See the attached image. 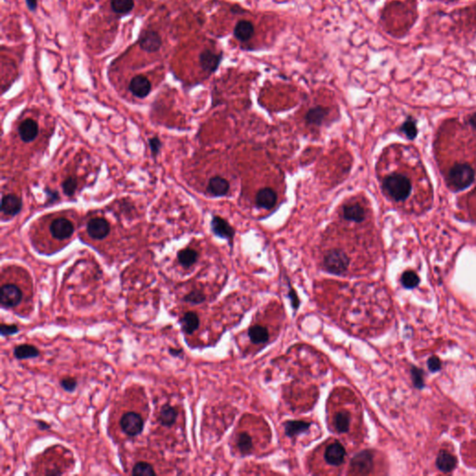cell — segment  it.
I'll return each mask as SVG.
<instances>
[{"instance_id": "17", "label": "cell", "mask_w": 476, "mask_h": 476, "mask_svg": "<svg viewBox=\"0 0 476 476\" xmlns=\"http://www.w3.org/2000/svg\"><path fill=\"white\" fill-rule=\"evenodd\" d=\"M230 190V183L229 182L220 176L212 177L209 181V184L207 187L208 193L216 198L225 197L229 193Z\"/></svg>"}, {"instance_id": "29", "label": "cell", "mask_w": 476, "mask_h": 476, "mask_svg": "<svg viewBox=\"0 0 476 476\" xmlns=\"http://www.w3.org/2000/svg\"><path fill=\"white\" fill-rule=\"evenodd\" d=\"M249 339L252 343H264L269 340V333L268 330L262 326H254L249 328L248 330Z\"/></svg>"}, {"instance_id": "8", "label": "cell", "mask_w": 476, "mask_h": 476, "mask_svg": "<svg viewBox=\"0 0 476 476\" xmlns=\"http://www.w3.org/2000/svg\"><path fill=\"white\" fill-rule=\"evenodd\" d=\"M222 61V53H216L211 49L206 48L199 54V65L203 71L208 74H213Z\"/></svg>"}, {"instance_id": "9", "label": "cell", "mask_w": 476, "mask_h": 476, "mask_svg": "<svg viewBox=\"0 0 476 476\" xmlns=\"http://www.w3.org/2000/svg\"><path fill=\"white\" fill-rule=\"evenodd\" d=\"M110 225L103 218H93L87 223V233L92 239L102 240L110 233Z\"/></svg>"}, {"instance_id": "13", "label": "cell", "mask_w": 476, "mask_h": 476, "mask_svg": "<svg viewBox=\"0 0 476 476\" xmlns=\"http://www.w3.org/2000/svg\"><path fill=\"white\" fill-rule=\"evenodd\" d=\"M22 209V201L16 194L9 193L3 195L1 200V212L6 216H16Z\"/></svg>"}, {"instance_id": "4", "label": "cell", "mask_w": 476, "mask_h": 476, "mask_svg": "<svg viewBox=\"0 0 476 476\" xmlns=\"http://www.w3.org/2000/svg\"><path fill=\"white\" fill-rule=\"evenodd\" d=\"M120 428L128 436L134 437L143 433L145 422L143 417L136 412H127L119 421Z\"/></svg>"}, {"instance_id": "30", "label": "cell", "mask_w": 476, "mask_h": 476, "mask_svg": "<svg viewBox=\"0 0 476 476\" xmlns=\"http://www.w3.org/2000/svg\"><path fill=\"white\" fill-rule=\"evenodd\" d=\"M131 474L134 476H154L156 474V472L150 463L139 461L133 466Z\"/></svg>"}, {"instance_id": "39", "label": "cell", "mask_w": 476, "mask_h": 476, "mask_svg": "<svg viewBox=\"0 0 476 476\" xmlns=\"http://www.w3.org/2000/svg\"><path fill=\"white\" fill-rule=\"evenodd\" d=\"M45 193H46V197L48 199V204H54L60 199L59 193L57 191H55V190L46 188Z\"/></svg>"}, {"instance_id": "38", "label": "cell", "mask_w": 476, "mask_h": 476, "mask_svg": "<svg viewBox=\"0 0 476 476\" xmlns=\"http://www.w3.org/2000/svg\"><path fill=\"white\" fill-rule=\"evenodd\" d=\"M148 144H149L152 155H154V156H157V155H159L161 148H162V142H161L160 139L157 136H155V137L149 139Z\"/></svg>"}, {"instance_id": "21", "label": "cell", "mask_w": 476, "mask_h": 476, "mask_svg": "<svg viewBox=\"0 0 476 476\" xmlns=\"http://www.w3.org/2000/svg\"><path fill=\"white\" fill-rule=\"evenodd\" d=\"M180 324L182 326V331L187 335H191L193 332L198 330L200 321L198 314L190 311L183 315Z\"/></svg>"}, {"instance_id": "33", "label": "cell", "mask_w": 476, "mask_h": 476, "mask_svg": "<svg viewBox=\"0 0 476 476\" xmlns=\"http://www.w3.org/2000/svg\"><path fill=\"white\" fill-rule=\"evenodd\" d=\"M402 132L407 136L409 139H414L417 135V127H416V122L412 119L411 118H407V120L403 123L401 126Z\"/></svg>"}, {"instance_id": "42", "label": "cell", "mask_w": 476, "mask_h": 476, "mask_svg": "<svg viewBox=\"0 0 476 476\" xmlns=\"http://www.w3.org/2000/svg\"><path fill=\"white\" fill-rule=\"evenodd\" d=\"M27 9L32 12H35L38 9V0H25Z\"/></svg>"}, {"instance_id": "44", "label": "cell", "mask_w": 476, "mask_h": 476, "mask_svg": "<svg viewBox=\"0 0 476 476\" xmlns=\"http://www.w3.org/2000/svg\"><path fill=\"white\" fill-rule=\"evenodd\" d=\"M37 424H38L39 430H41V431H45V430H48V429L50 428V426H49L48 423L42 422V421H38V422H37Z\"/></svg>"}, {"instance_id": "28", "label": "cell", "mask_w": 476, "mask_h": 476, "mask_svg": "<svg viewBox=\"0 0 476 476\" xmlns=\"http://www.w3.org/2000/svg\"><path fill=\"white\" fill-rule=\"evenodd\" d=\"M350 414L348 412H340L334 417V427L338 433H346L350 428Z\"/></svg>"}, {"instance_id": "2", "label": "cell", "mask_w": 476, "mask_h": 476, "mask_svg": "<svg viewBox=\"0 0 476 476\" xmlns=\"http://www.w3.org/2000/svg\"><path fill=\"white\" fill-rule=\"evenodd\" d=\"M475 179V171L468 163H457L446 173V183L454 191L469 187Z\"/></svg>"}, {"instance_id": "20", "label": "cell", "mask_w": 476, "mask_h": 476, "mask_svg": "<svg viewBox=\"0 0 476 476\" xmlns=\"http://www.w3.org/2000/svg\"><path fill=\"white\" fill-rule=\"evenodd\" d=\"M255 34V28L251 22L247 20H241L237 22L234 29V36L235 38L241 42H246Z\"/></svg>"}, {"instance_id": "27", "label": "cell", "mask_w": 476, "mask_h": 476, "mask_svg": "<svg viewBox=\"0 0 476 476\" xmlns=\"http://www.w3.org/2000/svg\"><path fill=\"white\" fill-rule=\"evenodd\" d=\"M112 11L118 15H126L133 11L134 0H111Z\"/></svg>"}, {"instance_id": "12", "label": "cell", "mask_w": 476, "mask_h": 476, "mask_svg": "<svg viewBox=\"0 0 476 476\" xmlns=\"http://www.w3.org/2000/svg\"><path fill=\"white\" fill-rule=\"evenodd\" d=\"M129 90L134 96L144 99L150 94L152 84L146 76L138 75L134 76L129 82Z\"/></svg>"}, {"instance_id": "40", "label": "cell", "mask_w": 476, "mask_h": 476, "mask_svg": "<svg viewBox=\"0 0 476 476\" xmlns=\"http://www.w3.org/2000/svg\"><path fill=\"white\" fill-rule=\"evenodd\" d=\"M289 297L290 300H291V304L293 306V308L297 309L299 307V304H300V300H299L294 289H292V288L289 289Z\"/></svg>"}, {"instance_id": "7", "label": "cell", "mask_w": 476, "mask_h": 476, "mask_svg": "<svg viewBox=\"0 0 476 476\" xmlns=\"http://www.w3.org/2000/svg\"><path fill=\"white\" fill-rule=\"evenodd\" d=\"M49 231L51 236L57 240H65L73 236L75 227L73 222L66 218H58L51 222Z\"/></svg>"}, {"instance_id": "32", "label": "cell", "mask_w": 476, "mask_h": 476, "mask_svg": "<svg viewBox=\"0 0 476 476\" xmlns=\"http://www.w3.org/2000/svg\"><path fill=\"white\" fill-rule=\"evenodd\" d=\"M401 282L406 289H414L419 283V277L413 271H406L402 274Z\"/></svg>"}, {"instance_id": "24", "label": "cell", "mask_w": 476, "mask_h": 476, "mask_svg": "<svg viewBox=\"0 0 476 476\" xmlns=\"http://www.w3.org/2000/svg\"><path fill=\"white\" fill-rule=\"evenodd\" d=\"M178 410L169 404L164 405L161 408L158 421L164 427H172L176 423Z\"/></svg>"}, {"instance_id": "34", "label": "cell", "mask_w": 476, "mask_h": 476, "mask_svg": "<svg viewBox=\"0 0 476 476\" xmlns=\"http://www.w3.org/2000/svg\"><path fill=\"white\" fill-rule=\"evenodd\" d=\"M206 300V296L200 290H193L189 294L184 296L183 300L191 304H200Z\"/></svg>"}, {"instance_id": "22", "label": "cell", "mask_w": 476, "mask_h": 476, "mask_svg": "<svg viewBox=\"0 0 476 476\" xmlns=\"http://www.w3.org/2000/svg\"><path fill=\"white\" fill-rule=\"evenodd\" d=\"M457 464V460L453 455L446 450H441L439 452L436 465L440 471L444 472H450L454 470Z\"/></svg>"}, {"instance_id": "25", "label": "cell", "mask_w": 476, "mask_h": 476, "mask_svg": "<svg viewBox=\"0 0 476 476\" xmlns=\"http://www.w3.org/2000/svg\"><path fill=\"white\" fill-rule=\"evenodd\" d=\"M177 258H178V262L182 267L190 268L198 262V253L193 248L187 247L178 252Z\"/></svg>"}, {"instance_id": "31", "label": "cell", "mask_w": 476, "mask_h": 476, "mask_svg": "<svg viewBox=\"0 0 476 476\" xmlns=\"http://www.w3.org/2000/svg\"><path fill=\"white\" fill-rule=\"evenodd\" d=\"M237 446L240 450L242 454H249L251 452L252 447H253V443L252 439L247 433H242L238 436L237 440Z\"/></svg>"}, {"instance_id": "1", "label": "cell", "mask_w": 476, "mask_h": 476, "mask_svg": "<svg viewBox=\"0 0 476 476\" xmlns=\"http://www.w3.org/2000/svg\"><path fill=\"white\" fill-rule=\"evenodd\" d=\"M414 179L406 173L393 172L383 179L382 188L389 197L397 203L406 202L414 191Z\"/></svg>"}, {"instance_id": "14", "label": "cell", "mask_w": 476, "mask_h": 476, "mask_svg": "<svg viewBox=\"0 0 476 476\" xmlns=\"http://www.w3.org/2000/svg\"><path fill=\"white\" fill-rule=\"evenodd\" d=\"M255 201L260 209H272L277 202V193L272 188H262L258 191Z\"/></svg>"}, {"instance_id": "43", "label": "cell", "mask_w": 476, "mask_h": 476, "mask_svg": "<svg viewBox=\"0 0 476 476\" xmlns=\"http://www.w3.org/2000/svg\"><path fill=\"white\" fill-rule=\"evenodd\" d=\"M169 353L172 354L173 357H180L182 354V349H175V348H170Z\"/></svg>"}, {"instance_id": "3", "label": "cell", "mask_w": 476, "mask_h": 476, "mask_svg": "<svg viewBox=\"0 0 476 476\" xmlns=\"http://www.w3.org/2000/svg\"><path fill=\"white\" fill-rule=\"evenodd\" d=\"M323 264L326 272L341 275L347 271L350 265V258L343 249L333 248L326 252Z\"/></svg>"}, {"instance_id": "10", "label": "cell", "mask_w": 476, "mask_h": 476, "mask_svg": "<svg viewBox=\"0 0 476 476\" xmlns=\"http://www.w3.org/2000/svg\"><path fill=\"white\" fill-rule=\"evenodd\" d=\"M351 468L357 473H369L373 468V454L370 451L365 450L355 455L351 461Z\"/></svg>"}, {"instance_id": "19", "label": "cell", "mask_w": 476, "mask_h": 476, "mask_svg": "<svg viewBox=\"0 0 476 476\" xmlns=\"http://www.w3.org/2000/svg\"><path fill=\"white\" fill-rule=\"evenodd\" d=\"M329 109L321 105H317L309 109L305 115V121L310 126L319 127L324 122V119L327 117Z\"/></svg>"}, {"instance_id": "6", "label": "cell", "mask_w": 476, "mask_h": 476, "mask_svg": "<svg viewBox=\"0 0 476 476\" xmlns=\"http://www.w3.org/2000/svg\"><path fill=\"white\" fill-rule=\"evenodd\" d=\"M139 46L145 52H157L162 47V38L154 30H144L139 38Z\"/></svg>"}, {"instance_id": "45", "label": "cell", "mask_w": 476, "mask_h": 476, "mask_svg": "<svg viewBox=\"0 0 476 476\" xmlns=\"http://www.w3.org/2000/svg\"><path fill=\"white\" fill-rule=\"evenodd\" d=\"M469 123L473 129H476V113L472 114L471 117L469 118Z\"/></svg>"}, {"instance_id": "26", "label": "cell", "mask_w": 476, "mask_h": 476, "mask_svg": "<svg viewBox=\"0 0 476 476\" xmlns=\"http://www.w3.org/2000/svg\"><path fill=\"white\" fill-rule=\"evenodd\" d=\"M310 423L301 421H290L285 423V432L289 437H294L300 433H305L310 429Z\"/></svg>"}, {"instance_id": "16", "label": "cell", "mask_w": 476, "mask_h": 476, "mask_svg": "<svg viewBox=\"0 0 476 476\" xmlns=\"http://www.w3.org/2000/svg\"><path fill=\"white\" fill-rule=\"evenodd\" d=\"M18 132L22 142L32 143L33 141L37 139L39 132L38 124L31 118H27L20 124Z\"/></svg>"}, {"instance_id": "5", "label": "cell", "mask_w": 476, "mask_h": 476, "mask_svg": "<svg viewBox=\"0 0 476 476\" xmlns=\"http://www.w3.org/2000/svg\"><path fill=\"white\" fill-rule=\"evenodd\" d=\"M22 299V292L14 284H5L0 289V304L3 308L11 309L20 304Z\"/></svg>"}, {"instance_id": "35", "label": "cell", "mask_w": 476, "mask_h": 476, "mask_svg": "<svg viewBox=\"0 0 476 476\" xmlns=\"http://www.w3.org/2000/svg\"><path fill=\"white\" fill-rule=\"evenodd\" d=\"M62 187L64 190V193L67 197H73L75 194L76 188H77V181L73 177H68L63 182Z\"/></svg>"}, {"instance_id": "11", "label": "cell", "mask_w": 476, "mask_h": 476, "mask_svg": "<svg viewBox=\"0 0 476 476\" xmlns=\"http://www.w3.org/2000/svg\"><path fill=\"white\" fill-rule=\"evenodd\" d=\"M210 225L215 236L227 240H233L236 231L226 219L219 216H213Z\"/></svg>"}, {"instance_id": "41", "label": "cell", "mask_w": 476, "mask_h": 476, "mask_svg": "<svg viewBox=\"0 0 476 476\" xmlns=\"http://www.w3.org/2000/svg\"><path fill=\"white\" fill-rule=\"evenodd\" d=\"M428 366L432 371H436L440 369V360L436 357H432L429 360Z\"/></svg>"}, {"instance_id": "15", "label": "cell", "mask_w": 476, "mask_h": 476, "mask_svg": "<svg viewBox=\"0 0 476 476\" xmlns=\"http://www.w3.org/2000/svg\"><path fill=\"white\" fill-rule=\"evenodd\" d=\"M346 451L339 442L329 444L325 451V460L332 466L341 465L345 459Z\"/></svg>"}, {"instance_id": "36", "label": "cell", "mask_w": 476, "mask_h": 476, "mask_svg": "<svg viewBox=\"0 0 476 476\" xmlns=\"http://www.w3.org/2000/svg\"><path fill=\"white\" fill-rule=\"evenodd\" d=\"M61 387L67 393H73L75 391L76 387H77V380L73 377H67L64 378L60 381Z\"/></svg>"}, {"instance_id": "23", "label": "cell", "mask_w": 476, "mask_h": 476, "mask_svg": "<svg viewBox=\"0 0 476 476\" xmlns=\"http://www.w3.org/2000/svg\"><path fill=\"white\" fill-rule=\"evenodd\" d=\"M13 355L18 360L37 358L40 355L38 348L31 344H21L14 348Z\"/></svg>"}, {"instance_id": "18", "label": "cell", "mask_w": 476, "mask_h": 476, "mask_svg": "<svg viewBox=\"0 0 476 476\" xmlns=\"http://www.w3.org/2000/svg\"><path fill=\"white\" fill-rule=\"evenodd\" d=\"M343 218L348 221L360 223L366 219V211L360 204H349L343 207Z\"/></svg>"}, {"instance_id": "37", "label": "cell", "mask_w": 476, "mask_h": 476, "mask_svg": "<svg viewBox=\"0 0 476 476\" xmlns=\"http://www.w3.org/2000/svg\"><path fill=\"white\" fill-rule=\"evenodd\" d=\"M20 331L19 327L15 324L12 325H6L2 324L0 326V334L2 337H8V336H12L15 335L18 332Z\"/></svg>"}]
</instances>
